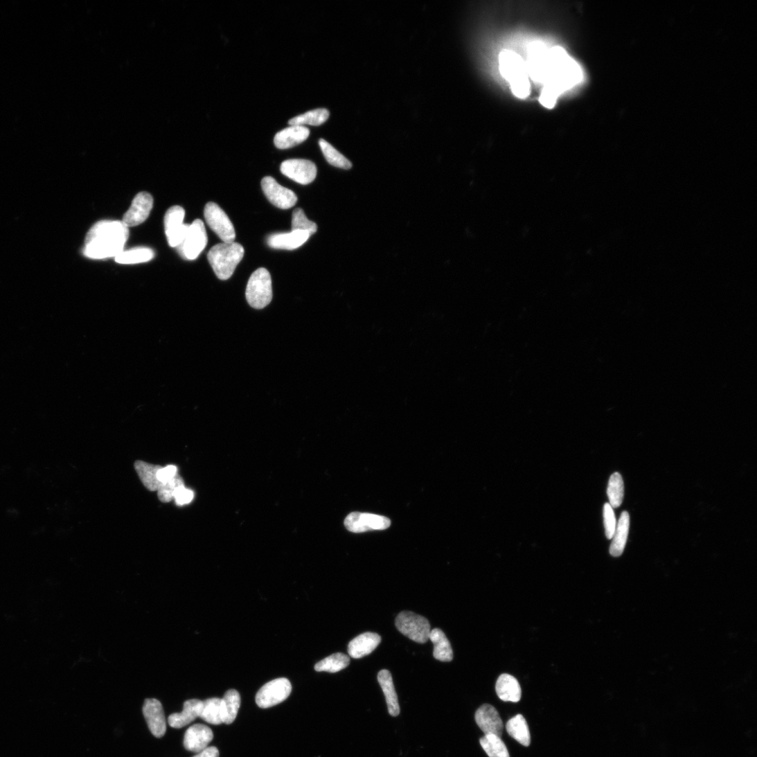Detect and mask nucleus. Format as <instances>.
Segmentation results:
<instances>
[{"instance_id": "f257e3e1", "label": "nucleus", "mask_w": 757, "mask_h": 757, "mask_svg": "<svg viewBox=\"0 0 757 757\" xmlns=\"http://www.w3.org/2000/svg\"><path fill=\"white\" fill-rule=\"evenodd\" d=\"M129 236V228L123 221L98 222L87 233L82 253L94 260L115 258L124 251Z\"/></svg>"}, {"instance_id": "f03ea898", "label": "nucleus", "mask_w": 757, "mask_h": 757, "mask_svg": "<svg viewBox=\"0 0 757 757\" xmlns=\"http://www.w3.org/2000/svg\"><path fill=\"white\" fill-rule=\"evenodd\" d=\"M583 80L578 64L564 48L555 46L549 50V63L544 89L557 98Z\"/></svg>"}, {"instance_id": "7ed1b4c3", "label": "nucleus", "mask_w": 757, "mask_h": 757, "mask_svg": "<svg viewBox=\"0 0 757 757\" xmlns=\"http://www.w3.org/2000/svg\"><path fill=\"white\" fill-rule=\"evenodd\" d=\"M499 71L509 82L513 93L519 98H526L531 92L527 66L516 53L504 50L499 55Z\"/></svg>"}, {"instance_id": "20e7f679", "label": "nucleus", "mask_w": 757, "mask_h": 757, "mask_svg": "<svg viewBox=\"0 0 757 757\" xmlns=\"http://www.w3.org/2000/svg\"><path fill=\"white\" fill-rule=\"evenodd\" d=\"M244 253V247L238 243H222L209 251L208 260L217 277L226 280L234 274Z\"/></svg>"}, {"instance_id": "39448f33", "label": "nucleus", "mask_w": 757, "mask_h": 757, "mask_svg": "<svg viewBox=\"0 0 757 757\" xmlns=\"http://www.w3.org/2000/svg\"><path fill=\"white\" fill-rule=\"evenodd\" d=\"M246 297L250 306L256 310L264 309L271 302V278L266 269H258L252 274L247 284Z\"/></svg>"}, {"instance_id": "423d86ee", "label": "nucleus", "mask_w": 757, "mask_h": 757, "mask_svg": "<svg viewBox=\"0 0 757 757\" xmlns=\"http://www.w3.org/2000/svg\"><path fill=\"white\" fill-rule=\"evenodd\" d=\"M395 626L400 632L416 643L425 644L429 639V621L413 612H400L396 617Z\"/></svg>"}, {"instance_id": "0eeeda50", "label": "nucleus", "mask_w": 757, "mask_h": 757, "mask_svg": "<svg viewBox=\"0 0 757 757\" xmlns=\"http://www.w3.org/2000/svg\"><path fill=\"white\" fill-rule=\"evenodd\" d=\"M208 238L204 222L197 219L190 224L182 243L177 248L185 260H194L204 250Z\"/></svg>"}, {"instance_id": "6e6552de", "label": "nucleus", "mask_w": 757, "mask_h": 757, "mask_svg": "<svg viewBox=\"0 0 757 757\" xmlns=\"http://www.w3.org/2000/svg\"><path fill=\"white\" fill-rule=\"evenodd\" d=\"M204 217L209 227L224 243L235 242L236 232L234 225L217 204L208 203L204 208Z\"/></svg>"}, {"instance_id": "1a4fd4ad", "label": "nucleus", "mask_w": 757, "mask_h": 757, "mask_svg": "<svg viewBox=\"0 0 757 757\" xmlns=\"http://www.w3.org/2000/svg\"><path fill=\"white\" fill-rule=\"evenodd\" d=\"M291 691L290 682L286 678H278L267 683L258 691L256 702L261 709L271 708L286 700Z\"/></svg>"}, {"instance_id": "9d476101", "label": "nucleus", "mask_w": 757, "mask_h": 757, "mask_svg": "<svg viewBox=\"0 0 757 757\" xmlns=\"http://www.w3.org/2000/svg\"><path fill=\"white\" fill-rule=\"evenodd\" d=\"M344 526L349 532L363 533L386 530L391 526V520L379 515L353 512L346 517Z\"/></svg>"}, {"instance_id": "9b49d317", "label": "nucleus", "mask_w": 757, "mask_h": 757, "mask_svg": "<svg viewBox=\"0 0 757 757\" xmlns=\"http://www.w3.org/2000/svg\"><path fill=\"white\" fill-rule=\"evenodd\" d=\"M185 210L179 206L170 207L164 216V228L169 246L177 248L183 242L190 226L184 223Z\"/></svg>"}, {"instance_id": "f8f14e48", "label": "nucleus", "mask_w": 757, "mask_h": 757, "mask_svg": "<svg viewBox=\"0 0 757 757\" xmlns=\"http://www.w3.org/2000/svg\"><path fill=\"white\" fill-rule=\"evenodd\" d=\"M280 169L284 176L301 185L310 184L315 180L317 175L315 163L307 159H293L284 161Z\"/></svg>"}, {"instance_id": "ddd939ff", "label": "nucleus", "mask_w": 757, "mask_h": 757, "mask_svg": "<svg viewBox=\"0 0 757 757\" xmlns=\"http://www.w3.org/2000/svg\"><path fill=\"white\" fill-rule=\"evenodd\" d=\"M549 50L547 46L540 42L530 44L528 51L527 69L532 79L538 83L544 84L546 78L549 63Z\"/></svg>"}, {"instance_id": "4468645a", "label": "nucleus", "mask_w": 757, "mask_h": 757, "mask_svg": "<svg viewBox=\"0 0 757 757\" xmlns=\"http://www.w3.org/2000/svg\"><path fill=\"white\" fill-rule=\"evenodd\" d=\"M261 186L269 202L278 208L289 209L298 202L299 199L294 192L281 186L271 177L264 178Z\"/></svg>"}, {"instance_id": "2eb2a0df", "label": "nucleus", "mask_w": 757, "mask_h": 757, "mask_svg": "<svg viewBox=\"0 0 757 757\" xmlns=\"http://www.w3.org/2000/svg\"><path fill=\"white\" fill-rule=\"evenodd\" d=\"M154 204L153 197L148 193H139L132 206L125 214L123 222L129 228L143 223L149 217Z\"/></svg>"}, {"instance_id": "dca6fc26", "label": "nucleus", "mask_w": 757, "mask_h": 757, "mask_svg": "<svg viewBox=\"0 0 757 757\" xmlns=\"http://www.w3.org/2000/svg\"><path fill=\"white\" fill-rule=\"evenodd\" d=\"M311 235L304 231H292L288 233H277L267 238V245L278 250L292 251L305 244Z\"/></svg>"}, {"instance_id": "f3484780", "label": "nucleus", "mask_w": 757, "mask_h": 757, "mask_svg": "<svg viewBox=\"0 0 757 757\" xmlns=\"http://www.w3.org/2000/svg\"><path fill=\"white\" fill-rule=\"evenodd\" d=\"M143 713L151 733L157 738L163 737L166 731V724L163 707L154 698L145 701Z\"/></svg>"}, {"instance_id": "a211bd4d", "label": "nucleus", "mask_w": 757, "mask_h": 757, "mask_svg": "<svg viewBox=\"0 0 757 757\" xmlns=\"http://www.w3.org/2000/svg\"><path fill=\"white\" fill-rule=\"evenodd\" d=\"M476 722L486 735L494 734L501 737L504 724L497 709L491 705L481 706L475 715Z\"/></svg>"}, {"instance_id": "6ab92c4d", "label": "nucleus", "mask_w": 757, "mask_h": 757, "mask_svg": "<svg viewBox=\"0 0 757 757\" xmlns=\"http://www.w3.org/2000/svg\"><path fill=\"white\" fill-rule=\"evenodd\" d=\"M382 637L375 632L363 633L349 643L348 653L358 659L371 654L380 644Z\"/></svg>"}, {"instance_id": "aec40b11", "label": "nucleus", "mask_w": 757, "mask_h": 757, "mask_svg": "<svg viewBox=\"0 0 757 757\" xmlns=\"http://www.w3.org/2000/svg\"><path fill=\"white\" fill-rule=\"evenodd\" d=\"M213 739L212 730L204 724H195L190 727L184 738V747L190 751L200 752L206 747Z\"/></svg>"}, {"instance_id": "412c9836", "label": "nucleus", "mask_w": 757, "mask_h": 757, "mask_svg": "<svg viewBox=\"0 0 757 757\" xmlns=\"http://www.w3.org/2000/svg\"><path fill=\"white\" fill-rule=\"evenodd\" d=\"M310 134V130L305 127L290 126L277 133L274 142L278 149H289L305 141Z\"/></svg>"}, {"instance_id": "4be33fe9", "label": "nucleus", "mask_w": 757, "mask_h": 757, "mask_svg": "<svg viewBox=\"0 0 757 757\" xmlns=\"http://www.w3.org/2000/svg\"><path fill=\"white\" fill-rule=\"evenodd\" d=\"M203 702L197 700L185 702L184 711L180 713H174L168 718L169 725L174 729H181L194 722L200 717Z\"/></svg>"}, {"instance_id": "5701e85b", "label": "nucleus", "mask_w": 757, "mask_h": 757, "mask_svg": "<svg viewBox=\"0 0 757 757\" xmlns=\"http://www.w3.org/2000/svg\"><path fill=\"white\" fill-rule=\"evenodd\" d=\"M496 692L501 700L517 703L521 700L522 690L518 681L512 675L502 674L496 683Z\"/></svg>"}, {"instance_id": "b1692460", "label": "nucleus", "mask_w": 757, "mask_h": 757, "mask_svg": "<svg viewBox=\"0 0 757 757\" xmlns=\"http://www.w3.org/2000/svg\"><path fill=\"white\" fill-rule=\"evenodd\" d=\"M377 679L386 697L389 713L393 717L398 716L400 706L391 673L388 670H382L378 673Z\"/></svg>"}, {"instance_id": "393cba45", "label": "nucleus", "mask_w": 757, "mask_h": 757, "mask_svg": "<svg viewBox=\"0 0 757 757\" xmlns=\"http://www.w3.org/2000/svg\"><path fill=\"white\" fill-rule=\"evenodd\" d=\"M630 528V515L627 511L621 513L613 536L609 552L614 557H619L623 553L627 540Z\"/></svg>"}, {"instance_id": "a878e982", "label": "nucleus", "mask_w": 757, "mask_h": 757, "mask_svg": "<svg viewBox=\"0 0 757 757\" xmlns=\"http://www.w3.org/2000/svg\"><path fill=\"white\" fill-rule=\"evenodd\" d=\"M429 639L434 645V657L442 662H450L453 659V651L445 634L439 628L430 632Z\"/></svg>"}, {"instance_id": "bb28decb", "label": "nucleus", "mask_w": 757, "mask_h": 757, "mask_svg": "<svg viewBox=\"0 0 757 757\" xmlns=\"http://www.w3.org/2000/svg\"><path fill=\"white\" fill-rule=\"evenodd\" d=\"M241 706V697L235 689L227 691L222 698V723L230 724L237 718Z\"/></svg>"}, {"instance_id": "cd10ccee", "label": "nucleus", "mask_w": 757, "mask_h": 757, "mask_svg": "<svg viewBox=\"0 0 757 757\" xmlns=\"http://www.w3.org/2000/svg\"><path fill=\"white\" fill-rule=\"evenodd\" d=\"M134 468L144 486L151 492L158 490L161 483L157 479V473L161 465H153L143 461H136Z\"/></svg>"}, {"instance_id": "c85d7f7f", "label": "nucleus", "mask_w": 757, "mask_h": 757, "mask_svg": "<svg viewBox=\"0 0 757 757\" xmlns=\"http://www.w3.org/2000/svg\"><path fill=\"white\" fill-rule=\"evenodd\" d=\"M506 731L509 736L523 746L528 747L531 742L529 727L522 715L511 718L506 724Z\"/></svg>"}, {"instance_id": "c756f323", "label": "nucleus", "mask_w": 757, "mask_h": 757, "mask_svg": "<svg viewBox=\"0 0 757 757\" xmlns=\"http://www.w3.org/2000/svg\"><path fill=\"white\" fill-rule=\"evenodd\" d=\"M330 112L327 109L319 108L307 112L289 121L290 126L312 125L320 126L329 118Z\"/></svg>"}, {"instance_id": "7c9ffc66", "label": "nucleus", "mask_w": 757, "mask_h": 757, "mask_svg": "<svg viewBox=\"0 0 757 757\" xmlns=\"http://www.w3.org/2000/svg\"><path fill=\"white\" fill-rule=\"evenodd\" d=\"M154 257L152 249L145 247L135 248L123 251L116 256L114 260L116 262L123 265H133L148 262Z\"/></svg>"}, {"instance_id": "2f4dec72", "label": "nucleus", "mask_w": 757, "mask_h": 757, "mask_svg": "<svg viewBox=\"0 0 757 757\" xmlns=\"http://www.w3.org/2000/svg\"><path fill=\"white\" fill-rule=\"evenodd\" d=\"M350 664V658L342 653L334 654L319 661L315 666L317 672L338 673Z\"/></svg>"}, {"instance_id": "473e14b6", "label": "nucleus", "mask_w": 757, "mask_h": 757, "mask_svg": "<svg viewBox=\"0 0 757 757\" xmlns=\"http://www.w3.org/2000/svg\"><path fill=\"white\" fill-rule=\"evenodd\" d=\"M199 718L211 724L219 725L222 724L221 698L213 697L203 702V707Z\"/></svg>"}, {"instance_id": "72a5a7b5", "label": "nucleus", "mask_w": 757, "mask_h": 757, "mask_svg": "<svg viewBox=\"0 0 757 757\" xmlns=\"http://www.w3.org/2000/svg\"><path fill=\"white\" fill-rule=\"evenodd\" d=\"M480 742L489 757H510L508 750L501 737L494 734L486 735L481 738Z\"/></svg>"}, {"instance_id": "f704fd0d", "label": "nucleus", "mask_w": 757, "mask_h": 757, "mask_svg": "<svg viewBox=\"0 0 757 757\" xmlns=\"http://www.w3.org/2000/svg\"><path fill=\"white\" fill-rule=\"evenodd\" d=\"M319 143L326 159L330 165L345 170L350 169L353 167L352 162L347 159L328 142L323 139H320Z\"/></svg>"}, {"instance_id": "c9c22d12", "label": "nucleus", "mask_w": 757, "mask_h": 757, "mask_svg": "<svg viewBox=\"0 0 757 757\" xmlns=\"http://www.w3.org/2000/svg\"><path fill=\"white\" fill-rule=\"evenodd\" d=\"M607 495L609 504L612 508L619 507L623 499L624 484L622 477L618 473H614L609 479Z\"/></svg>"}, {"instance_id": "e433bc0d", "label": "nucleus", "mask_w": 757, "mask_h": 757, "mask_svg": "<svg viewBox=\"0 0 757 757\" xmlns=\"http://www.w3.org/2000/svg\"><path fill=\"white\" fill-rule=\"evenodd\" d=\"M184 486V481L179 474L173 479L161 483L157 490L159 499L163 503L170 502L174 499L177 490Z\"/></svg>"}, {"instance_id": "4c0bfd02", "label": "nucleus", "mask_w": 757, "mask_h": 757, "mask_svg": "<svg viewBox=\"0 0 757 757\" xmlns=\"http://www.w3.org/2000/svg\"><path fill=\"white\" fill-rule=\"evenodd\" d=\"M317 224L310 221L304 211L300 208H296L293 213L292 218V231H304L309 232L310 235L315 234L317 231Z\"/></svg>"}, {"instance_id": "58836bf2", "label": "nucleus", "mask_w": 757, "mask_h": 757, "mask_svg": "<svg viewBox=\"0 0 757 757\" xmlns=\"http://www.w3.org/2000/svg\"><path fill=\"white\" fill-rule=\"evenodd\" d=\"M603 517L606 537L608 540H612L617 525L613 508L609 503L605 504L604 506Z\"/></svg>"}, {"instance_id": "ea45409f", "label": "nucleus", "mask_w": 757, "mask_h": 757, "mask_svg": "<svg viewBox=\"0 0 757 757\" xmlns=\"http://www.w3.org/2000/svg\"><path fill=\"white\" fill-rule=\"evenodd\" d=\"M195 494L193 490L186 488L185 486L179 488L176 494H175L174 499L178 506H184L191 503L194 499Z\"/></svg>"}, {"instance_id": "a19ab883", "label": "nucleus", "mask_w": 757, "mask_h": 757, "mask_svg": "<svg viewBox=\"0 0 757 757\" xmlns=\"http://www.w3.org/2000/svg\"><path fill=\"white\" fill-rule=\"evenodd\" d=\"M178 475V469L176 465H169L166 467H161L157 473V479L159 481L162 483L168 482Z\"/></svg>"}, {"instance_id": "79ce46f5", "label": "nucleus", "mask_w": 757, "mask_h": 757, "mask_svg": "<svg viewBox=\"0 0 757 757\" xmlns=\"http://www.w3.org/2000/svg\"><path fill=\"white\" fill-rule=\"evenodd\" d=\"M219 755L220 753L217 747H208L194 757H219Z\"/></svg>"}]
</instances>
